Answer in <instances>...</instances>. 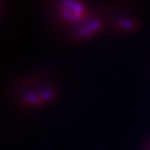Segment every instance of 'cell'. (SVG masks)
Returning a JSON list of instances; mask_svg holds the SVG:
<instances>
[{"mask_svg":"<svg viewBox=\"0 0 150 150\" xmlns=\"http://www.w3.org/2000/svg\"><path fill=\"white\" fill-rule=\"evenodd\" d=\"M108 25L114 33L120 35L134 33L141 27L139 19L130 13H118L112 15L108 17Z\"/></svg>","mask_w":150,"mask_h":150,"instance_id":"4","label":"cell"},{"mask_svg":"<svg viewBox=\"0 0 150 150\" xmlns=\"http://www.w3.org/2000/svg\"><path fill=\"white\" fill-rule=\"evenodd\" d=\"M94 11L88 0H50V17L69 33L83 23Z\"/></svg>","mask_w":150,"mask_h":150,"instance_id":"2","label":"cell"},{"mask_svg":"<svg viewBox=\"0 0 150 150\" xmlns=\"http://www.w3.org/2000/svg\"><path fill=\"white\" fill-rule=\"evenodd\" d=\"M106 26H108V17L102 12L94 11L83 23L69 33V40L75 43L86 42L102 33Z\"/></svg>","mask_w":150,"mask_h":150,"instance_id":"3","label":"cell"},{"mask_svg":"<svg viewBox=\"0 0 150 150\" xmlns=\"http://www.w3.org/2000/svg\"><path fill=\"white\" fill-rule=\"evenodd\" d=\"M148 150H150V145H149V148H148Z\"/></svg>","mask_w":150,"mask_h":150,"instance_id":"5","label":"cell"},{"mask_svg":"<svg viewBox=\"0 0 150 150\" xmlns=\"http://www.w3.org/2000/svg\"><path fill=\"white\" fill-rule=\"evenodd\" d=\"M59 96V89L52 82L41 77H29L19 84L17 101L26 110H39L49 105Z\"/></svg>","mask_w":150,"mask_h":150,"instance_id":"1","label":"cell"}]
</instances>
